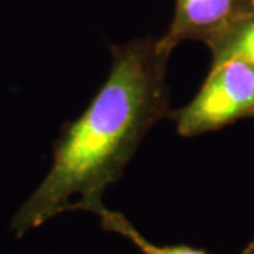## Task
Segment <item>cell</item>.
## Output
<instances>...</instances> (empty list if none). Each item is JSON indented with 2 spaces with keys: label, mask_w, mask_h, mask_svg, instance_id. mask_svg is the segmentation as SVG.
<instances>
[{
  "label": "cell",
  "mask_w": 254,
  "mask_h": 254,
  "mask_svg": "<svg viewBox=\"0 0 254 254\" xmlns=\"http://www.w3.org/2000/svg\"><path fill=\"white\" fill-rule=\"evenodd\" d=\"M208 47L212 66L229 60H243L254 65V9Z\"/></svg>",
  "instance_id": "5b68a950"
},
{
  "label": "cell",
  "mask_w": 254,
  "mask_h": 254,
  "mask_svg": "<svg viewBox=\"0 0 254 254\" xmlns=\"http://www.w3.org/2000/svg\"><path fill=\"white\" fill-rule=\"evenodd\" d=\"M253 9L254 0H175L171 26L157 40V47L171 55L184 41L209 46Z\"/></svg>",
  "instance_id": "3957f363"
},
{
  "label": "cell",
  "mask_w": 254,
  "mask_h": 254,
  "mask_svg": "<svg viewBox=\"0 0 254 254\" xmlns=\"http://www.w3.org/2000/svg\"><path fill=\"white\" fill-rule=\"evenodd\" d=\"M180 136L216 131L240 119H254V65L229 60L210 66L208 78L190 105L170 112Z\"/></svg>",
  "instance_id": "7a4b0ae2"
},
{
  "label": "cell",
  "mask_w": 254,
  "mask_h": 254,
  "mask_svg": "<svg viewBox=\"0 0 254 254\" xmlns=\"http://www.w3.org/2000/svg\"><path fill=\"white\" fill-rule=\"evenodd\" d=\"M110 54L108 79L81 116L64 125L50 173L11 219L17 237L63 212L95 213L145 134L168 118L170 55L151 38L110 46Z\"/></svg>",
  "instance_id": "6da1fadb"
},
{
  "label": "cell",
  "mask_w": 254,
  "mask_h": 254,
  "mask_svg": "<svg viewBox=\"0 0 254 254\" xmlns=\"http://www.w3.org/2000/svg\"><path fill=\"white\" fill-rule=\"evenodd\" d=\"M95 215L100 219V226L105 232H113L128 239L143 254H210L205 249H198L188 245H165L157 246L147 240L131 222L116 210H109L105 205L100 206ZM240 254H254V240L246 246Z\"/></svg>",
  "instance_id": "277c9868"
}]
</instances>
